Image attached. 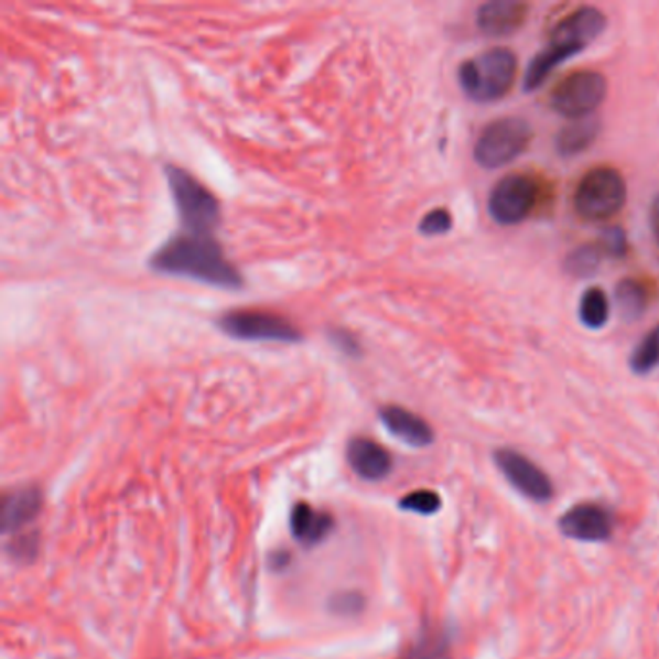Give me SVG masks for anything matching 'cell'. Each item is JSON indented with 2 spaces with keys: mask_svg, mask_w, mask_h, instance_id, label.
<instances>
[{
  "mask_svg": "<svg viewBox=\"0 0 659 659\" xmlns=\"http://www.w3.org/2000/svg\"><path fill=\"white\" fill-rule=\"evenodd\" d=\"M151 268L166 276L190 277L220 289L242 287V277L235 266H230L212 235L184 233L176 236L153 256Z\"/></svg>",
  "mask_w": 659,
  "mask_h": 659,
  "instance_id": "obj_1",
  "label": "cell"
},
{
  "mask_svg": "<svg viewBox=\"0 0 659 659\" xmlns=\"http://www.w3.org/2000/svg\"><path fill=\"white\" fill-rule=\"evenodd\" d=\"M607 28V18L596 7H581L561 20L551 32L548 45L530 61L525 72V91H534L569 58L588 48Z\"/></svg>",
  "mask_w": 659,
  "mask_h": 659,
  "instance_id": "obj_2",
  "label": "cell"
},
{
  "mask_svg": "<svg viewBox=\"0 0 659 659\" xmlns=\"http://www.w3.org/2000/svg\"><path fill=\"white\" fill-rule=\"evenodd\" d=\"M518 58L510 48H489L458 68V84L476 102L499 101L517 82Z\"/></svg>",
  "mask_w": 659,
  "mask_h": 659,
  "instance_id": "obj_3",
  "label": "cell"
},
{
  "mask_svg": "<svg viewBox=\"0 0 659 659\" xmlns=\"http://www.w3.org/2000/svg\"><path fill=\"white\" fill-rule=\"evenodd\" d=\"M532 136V126L525 118H497L478 136L474 145V161L487 171L510 165L528 150Z\"/></svg>",
  "mask_w": 659,
  "mask_h": 659,
  "instance_id": "obj_4",
  "label": "cell"
},
{
  "mask_svg": "<svg viewBox=\"0 0 659 659\" xmlns=\"http://www.w3.org/2000/svg\"><path fill=\"white\" fill-rule=\"evenodd\" d=\"M627 202V182L617 169L597 166L582 176L574 190V212L584 220H607Z\"/></svg>",
  "mask_w": 659,
  "mask_h": 659,
  "instance_id": "obj_5",
  "label": "cell"
},
{
  "mask_svg": "<svg viewBox=\"0 0 659 659\" xmlns=\"http://www.w3.org/2000/svg\"><path fill=\"white\" fill-rule=\"evenodd\" d=\"M166 179L182 225L188 228L192 235H213V228L219 225L220 219L217 197L213 196L202 182H197L192 174L179 166H166Z\"/></svg>",
  "mask_w": 659,
  "mask_h": 659,
  "instance_id": "obj_6",
  "label": "cell"
},
{
  "mask_svg": "<svg viewBox=\"0 0 659 659\" xmlns=\"http://www.w3.org/2000/svg\"><path fill=\"white\" fill-rule=\"evenodd\" d=\"M607 95V79L594 71L573 72L553 87L551 109L569 120H581L596 112Z\"/></svg>",
  "mask_w": 659,
  "mask_h": 659,
  "instance_id": "obj_7",
  "label": "cell"
},
{
  "mask_svg": "<svg viewBox=\"0 0 659 659\" xmlns=\"http://www.w3.org/2000/svg\"><path fill=\"white\" fill-rule=\"evenodd\" d=\"M538 182L528 174H507L487 197V212L503 227H515L528 219L538 204Z\"/></svg>",
  "mask_w": 659,
  "mask_h": 659,
  "instance_id": "obj_8",
  "label": "cell"
},
{
  "mask_svg": "<svg viewBox=\"0 0 659 659\" xmlns=\"http://www.w3.org/2000/svg\"><path fill=\"white\" fill-rule=\"evenodd\" d=\"M220 330L228 337L242 341H273V343H299L300 333L291 322L269 312L238 310L228 312L219 320Z\"/></svg>",
  "mask_w": 659,
  "mask_h": 659,
  "instance_id": "obj_9",
  "label": "cell"
},
{
  "mask_svg": "<svg viewBox=\"0 0 659 659\" xmlns=\"http://www.w3.org/2000/svg\"><path fill=\"white\" fill-rule=\"evenodd\" d=\"M495 464L518 494L538 503L550 501L553 497L550 476L522 453L512 449H499L495 453Z\"/></svg>",
  "mask_w": 659,
  "mask_h": 659,
  "instance_id": "obj_10",
  "label": "cell"
},
{
  "mask_svg": "<svg viewBox=\"0 0 659 659\" xmlns=\"http://www.w3.org/2000/svg\"><path fill=\"white\" fill-rule=\"evenodd\" d=\"M559 528L566 538L579 542H605L612 538V512L597 503H581L566 510L559 520Z\"/></svg>",
  "mask_w": 659,
  "mask_h": 659,
  "instance_id": "obj_11",
  "label": "cell"
},
{
  "mask_svg": "<svg viewBox=\"0 0 659 659\" xmlns=\"http://www.w3.org/2000/svg\"><path fill=\"white\" fill-rule=\"evenodd\" d=\"M43 510V494L40 487L28 486L14 489L2 503V534H22L28 526L37 520Z\"/></svg>",
  "mask_w": 659,
  "mask_h": 659,
  "instance_id": "obj_12",
  "label": "cell"
},
{
  "mask_svg": "<svg viewBox=\"0 0 659 659\" xmlns=\"http://www.w3.org/2000/svg\"><path fill=\"white\" fill-rule=\"evenodd\" d=\"M346 461L356 476L368 482L387 478L392 471L391 453L368 437H356L348 443Z\"/></svg>",
  "mask_w": 659,
  "mask_h": 659,
  "instance_id": "obj_13",
  "label": "cell"
},
{
  "mask_svg": "<svg viewBox=\"0 0 659 659\" xmlns=\"http://www.w3.org/2000/svg\"><path fill=\"white\" fill-rule=\"evenodd\" d=\"M528 17V4L517 0H491L482 4L476 14V25L479 32L503 37L518 32Z\"/></svg>",
  "mask_w": 659,
  "mask_h": 659,
  "instance_id": "obj_14",
  "label": "cell"
},
{
  "mask_svg": "<svg viewBox=\"0 0 659 659\" xmlns=\"http://www.w3.org/2000/svg\"><path fill=\"white\" fill-rule=\"evenodd\" d=\"M335 530V518L327 510L315 509L310 503L300 501L291 510V532L304 548H315Z\"/></svg>",
  "mask_w": 659,
  "mask_h": 659,
  "instance_id": "obj_15",
  "label": "cell"
},
{
  "mask_svg": "<svg viewBox=\"0 0 659 659\" xmlns=\"http://www.w3.org/2000/svg\"><path fill=\"white\" fill-rule=\"evenodd\" d=\"M385 428L410 447H428L433 443L432 425L402 407H385L379 412Z\"/></svg>",
  "mask_w": 659,
  "mask_h": 659,
  "instance_id": "obj_16",
  "label": "cell"
},
{
  "mask_svg": "<svg viewBox=\"0 0 659 659\" xmlns=\"http://www.w3.org/2000/svg\"><path fill=\"white\" fill-rule=\"evenodd\" d=\"M599 136V122L596 118H581L573 120L571 125L561 128L555 140V148L563 158H574L582 151L588 150L592 143L596 142Z\"/></svg>",
  "mask_w": 659,
  "mask_h": 659,
  "instance_id": "obj_17",
  "label": "cell"
},
{
  "mask_svg": "<svg viewBox=\"0 0 659 659\" xmlns=\"http://www.w3.org/2000/svg\"><path fill=\"white\" fill-rule=\"evenodd\" d=\"M401 659H451V638L445 628H425L417 642L402 653Z\"/></svg>",
  "mask_w": 659,
  "mask_h": 659,
  "instance_id": "obj_18",
  "label": "cell"
},
{
  "mask_svg": "<svg viewBox=\"0 0 659 659\" xmlns=\"http://www.w3.org/2000/svg\"><path fill=\"white\" fill-rule=\"evenodd\" d=\"M615 302L619 306L620 317L635 322L646 312L650 302V292L636 279H625L615 289Z\"/></svg>",
  "mask_w": 659,
  "mask_h": 659,
  "instance_id": "obj_19",
  "label": "cell"
},
{
  "mask_svg": "<svg viewBox=\"0 0 659 659\" xmlns=\"http://www.w3.org/2000/svg\"><path fill=\"white\" fill-rule=\"evenodd\" d=\"M612 306L609 299L602 289L592 287L586 289L579 302V320L586 330H602L609 322Z\"/></svg>",
  "mask_w": 659,
  "mask_h": 659,
  "instance_id": "obj_20",
  "label": "cell"
},
{
  "mask_svg": "<svg viewBox=\"0 0 659 659\" xmlns=\"http://www.w3.org/2000/svg\"><path fill=\"white\" fill-rule=\"evenodd\" d=\"M628 364L636 376H648L659 368V325L636 345Z\"/></svg>",
  "mask_w": 659,
  "mask_h": 659,
  "instance_id": "obj_21",
  "label": "cell"
},
{
  "mask_svg": "<svg viewBox=\"0 0 659 659\" xmlns=\"http://www.w3.org/2000/svg\"><path fill=\"white\" fill-rule=\"evenodd\" d=\"M599 259H602V248L588 244L569 253L565 268L569 273L576 277L592 276L599 268Z\"/></svg>",
  "mask_w": 659,
  "mask_h": 659,
  "instance_id": "obj_22",
  "label": "cell"
},
{
  "mask_svg": "<svg viewBox=\"0 0 659 659\" xmlns=\"http://www.w3.org/2000/svg\"><path fill=\"white\" fill-rule=\"evenodd\" d=\"M399 505H401V509L417 512L422 517H430L441 509V497L432 489H417L412 494L404 495Z\"/></svg>",
  "mask_w": 659,
  "mask_h": 659,
  "instance_id": "obj_23",
  "label": "cell"
},
{
  "mask_svg": "<svg viewBox=\"0 0 659 659\" xmlns=\"http://www.w3.org/2000/svg\"><path fill=\"white\" fill-rule=\"evenodd\" d=\"M420 233L425 236H441L447 235L449 230L453 228V217L447 209H433V212L425 213L424 219L420 220Z\"/></svg>",
  "mask_w": 659,
  "mask_h": 659,
  "instance_id": "obj_24",
  "label": "cell"
},
{
  "mask_svg": "<svg viewBox=\"0 0 659 659\" xmlns=\"http://www.w3.org/2000/svg\"><path fill=\"white\" fill-rule=\"evenodd\" d=\"M9 553L17 561H25L30 563L35 558V553L40 551V538L37 534H18L14 536V540L9 545Z\"/></svg>",
  "mask_w": 659,
  "mask_h": 659,
  "instance_id": "obj_25",
  "label": "cell"
},
{
  "mask_svg": "<svg viewBox=\"0 0 659 659\" xmlns=\"http://www.w3.org/2000/svg\"><path fill=\"white\" fill-rule=\"evenodd\" d=\"M599 248L612 258H623L627 253V235L619 227L605 228Z\"/></svg>",
  "mask_w": 659,
  "mask_h": 659,
  "instance_id": "obj_26",
  "label": "cell"
},
{
  "mask_svg": "<svg viewBox=\"0 0 659 659\" xmlns=\"http://www.w3.org/2000/svg\"><path fill=\"white\" fill-rule=\"evenodd\" d=\"M331 341L335 343V345L346 354H358V343L354 341L350 335H346L345 331H335V333H331Z\"/></svg>",
  "mask_w": 659,
  "mask_h": 659,
  "instance_id": "obj_27",
  "label": "cell"
},
{
  "mask_svg": "<svg viewBox=\"0 0 659 659\" xmlns=\"http://www.w3.org/2000/svg\"><path fill=\"white\" fill-rule=\"evenodd\" d=\"M358 599H361V597L358 596V594H343V596L337 597V602H335V605H333V607H335V612L338 613L358 612V609H360V607L356 605V602H358Z\"/></svg>",
  "mask_w": 659,
  "mask_h": 659,
  "instance_id": "obj_28",
  "label": "cell"
},
{
  "mask_svg": "<svg viewBox=\"0 0 659 659\" xmlns=\"http://www.w3.org/2000/svg\"><path fill=\"white\" fill-rule=\"evenodd\" d=\"M656 236H658V240H659V215H658V227H656Z\"/></svg>",
  "mask_w": 659,
  "mask_h": 659,
  "instance_id": "obj_29",
  "label": "cell"
}]
</instances>
